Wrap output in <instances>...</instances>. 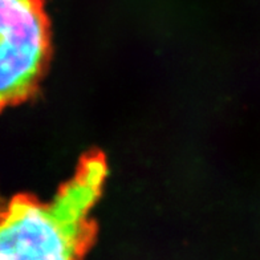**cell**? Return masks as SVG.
Instances as JSON below:
<instances>
[{
    "label": "cell",
    "instance_id": "1",
    "mask_svg": "<svg viewBox=\"0 0 260 260\" xmlns=\"http://www.w3.org/2000/svg\"><path fill=\"white\" fill-rule=\"evenodd\" d=\"M106 175L104 155L92 153L48 202L11 199L2 215L0 260H82L96 234L92 212Z\"/></svg>",
    "mask_w": 260,
    "mask_h": 260
},
{
    "label": "cell",
    "instance_id": "2",
    "mask_svg": "<svg viewBox=\"0 0 260 260\" xmlns=\"http://www.w3.org/2000/svg\"><path fill=\"white\" fill-rule=\"evenodd\" d=\"M40 0H0V103L16 105L38 86L48 56Z\"/></svg>",
    "mask_w": 260,
    "mask_h": 260
}]
</instances>
